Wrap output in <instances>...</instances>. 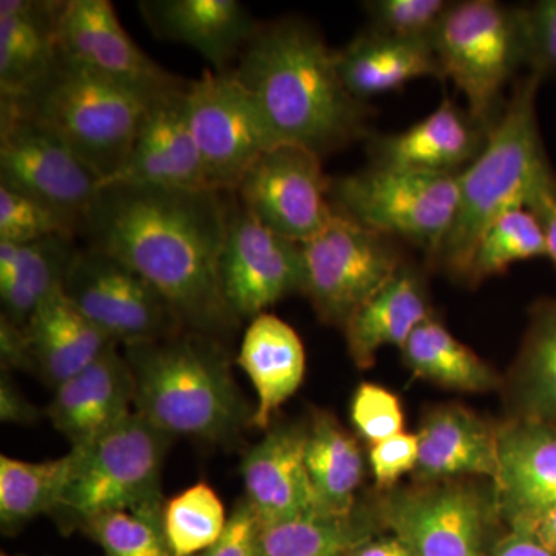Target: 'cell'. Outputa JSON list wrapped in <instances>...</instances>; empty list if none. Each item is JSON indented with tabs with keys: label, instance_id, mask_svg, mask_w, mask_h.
Returning a JSON list of instances; mask_svg holds the SVG:
<instances>
[{
	"label": "cell",
	"instance_id": "obj_14",
	"mask_svg": "<svg viewBox=\"0 0 556 556\" xmlns=\"http://www.w3.org/2000/svg\"><path fill=\"white\" fill-rule=\"evenodd\" d=\"M332 178L317 153L299 146H274L260 155L236 190L237 201L265 228L305 243L334 215Z\"/></svg>",
	"mask_w": 556,
	"mask_h": 556
},
{
	"label": "cell",
	"instance_id": "obj_26",
	"mask_svg": "<svg viewBox=\"0 0 556 556\" xmlns=\"http://www.w3.org/2000/svg\"><path fill=\"white\" fill-rule=\"evenodd\" d=\"M336 61L343 86L361 102L412 80L444 79L430 42L393 38L369 27L336 50Z\"/></svg>",
	"mask_w": 556,
	"mask_h": 556
},
{
	"label": "cell",
	"instance_id": "obj_49",
	"mask_svg": "<svg viewBox=\"0 0 556 556\" xmlns=\"http://www.w3.org/2000/svg\"><path fill=\"white\" fill-rule=\"evenodd\" d=\"M538 540L556 554V506L551 508L533 529Z\"/></svg>",
	"mask_w": 556,
	"mask_h": 556
},
{
	"label": "cell",
	"instance_id": "obj_25",
	"mask_svg": "<svg viewBox=\"0 0 556 556\" xmlns=\"http://www.w3.org/2000/svg\"><path fill=\"white\" fill-rule=\"evenodd\" d=\"M415 471L419 481H438L463 475L492 479L500 473L497 430L460 407L434 409L419 433Z\"/></svg>",
	"mask_w": 556,
	"mask_h": 556
},
{
	"label": "cell",
	"instance_id": "obj_45",
	"mask_svg": "<svg viewBox=\"0 0 556 556\" xmlns=\"http://www.w3.org/2000/svg\"><path fill=\"white\" fill-rule=\"evenodd\" d=\"M38 417V409L33 407L10 378L3 376L2 382H0V419L2 422L28 426V424L36 422Z\"/></svg>",
	"mask_w": 556,
	"mask_h": 556
},
{
	"label": "cell",
	"instance_id": "obj_30",
	"mask_svg": "<svg viewBox=\"0 0 556 556\" xmlns=\"http://www.w3.org/2000/svg\"><path fill=\"white\" fill-rule=\"evenodd\" d=\"M78 251L76 236L67 233L21 244L16 276L0 280L2 317L24 328L43 302L62 291Z\"/></svg>",
	"mask_w": 556,
	"mask_h": 556
},
{
	"label": "cell",
	"instance_id": "obj_47",
	"mask_svg": "<svg viewBox=\"0 0 556 556\" xmlns=\"http://www.w3.org/2000/svg\"><path fill=\"white\" fill-rule=\"evenodd\" d=\"M0 353L7 367L30 369L24 328L0 318Z\"/></svg>",
	"mask_w": 556,
	"mask_h": 556
},
{
	"label": "cell",
	"instance_id": "obj_17",
	"mask_svg": "<svg viewBox=\"0 0 556 556\" xmlns=\"http://www.w3.org/2000/svg\"><path fill=\"white\" fill-rule=\"evenodd\" d=\"M497 456L500 518L508 530L533 532L556 506V428L518 417L497 428Z\"/></svg>",
	"mask_w": 556,
	"mask_h": 556
},
{
	"label": "cell",
	"instance_id": "obj_40",
	"mask_svg": "<svg viewBox=\"0 0 556 556\" xmlns=\"http://www.w3.org/2000/svg\"><path fill=\"white\" fill-rule=\"evenodd\" d=\"M351 420L361 437L375 445L404 431V412L396 394L376 383H362L351 402Z\"/></svg>",
	"mask_w": 556,
	"mask_h": 556
},
{
	"label": "cell",
	"instance_id": "obj_6",
	"mask_svg": "<svg viewBox=\"0 0 556 556\" xmlns=\"http://www.w3.org/2000/svg\"><path fill=\"white\" fill-rule=\"evenodd\" d=\"M431 49L442 78L466 97L475 119L492 129L506 108V89L519 68H529L525 7L496 0L452 2Z\"/></svg>",
	"mask_w": 556,
	"mask_h": 556
},
{
	"label": "cell",
	"instance_id": "obj_50",
	"mask_svg": "<svg viewBox=\"0 0 556 556\" xmlns=\"http://www.w3.org/2000/svg\"><path fill=\"white\" fill-rule=\"evenodd\" d=\"M2 556H7V555H2Z\"/></svg>",
	"mask_w": 556,
	"mask_h": 556
},
{
	"label": "cell",
	"instance_id": "obj_16",
	"mask_svg": "<svg viewBox=\"0 0 556 556\" xmlns=\"http://www.w3.org/2000/svg\"><path fill=\"white\" fill-rule=\"evenodd\" d=\"M60 50L70 60L153 97L185 89L189 84L139 49L109 0H64Z\"/></svg>",
	"mask_w": 556,
	"mask_h": 556
},
{
	"label": "cell",
	"instance_id": "obj_24",
	"mask_svg": "<svg viewBox=\"0 0 556 556\" xmlns=\"http://www.w3.org/2000/svg\"><path fill=\"white\" fill-rule=\"evenodd\" d=\"M60 0L0 2V98L21 97L60 54Z\"/></svg>",
	"mask_w": 556,
	"mask_h": 556
},
{
	"label": "cell",
	"instance_id": "obj_23",
	"mask_svg": "<svg viewBox=\"0 0 556 556\" xmlns=\"http://www.w3.org/2000/svg\"><path fill=\"white\" fill-rule=\"evenodd\" d=\"M24 331L31 371L53 388L67 382L115 345L70 302L64 291L43 302Z\"/></svg>",
	"mask_w": 556,
	"mask_h": 556
},
{
	"label": "cell",
	"instance_id": "obj_34",
	"mask_svg": "<svg viewBox=\"0 0 556 556\" xmlns=\"http://www.w3.org/2000/svg\"><path fill=\"white\" fill-rule=\"evenodd\" d=\"M375 538V526L364 515L314 514L268 527L262 556H348Z\"/></svg>",
	"mask_w": 556,
	"mask_h": 556
},
{
	"label": "cell",
	"instance_id": "obj_19",
	"mask_svg": "<svg viewBox=\"0 0 556 556\" xmlns=\"http://www.w3.org/2000/svg\"><path fill=\"white\" fill-rule=\"evenodd\" d=\"M308 428L278 427L241 463L247 500L263 527L320 514L306 468Z\"/></svg>",
	"mask_w": 556,
	"mask_h": 556
},
{
	"label": "cell",
	"instance_id": "obj_15",
	"mask_svg": "<svg viewBox=\"0 0 556 556\" xmlns=\"http://www.w3.org/2000/svg\"><path fill=\"white\" fill-rule=\"evenodd\" d=\"M219 278L232 316L239 321L252 320L280 300L303 291L302 244L265 228L236 203L230 206Z\"/></svg>",
	"mask_w": 556,
	"mask_h": 556
},
{
	"label": "cell",
	"instance_id": "obj_31",
	"mask_svg": "<svg viewBox=\"0 0 556 556\" xmlns=\"http://www.w3.org/2000/svg\"><path fill=\"white\" fill-rule=\"evenodd\" d=\"M401 351L417 378L460 391L496 387L495 371L434 317L419 325Z\"/></svg>",
	"mask_w": 556,
	"mask_h": 556
},
{
	"label": "cell",
	"instance_id": "obj_8",
	"mask_svg": "<svg viewBox=\"0 0 556 556\" xmlns=\"http://www.w3.org/2000/svg\"><path fill=\"white\" fill-rule=\"evenodd\" d=\"M332 207L365 228L437 254L457 206V175L369 167L331 181Z\"/></svg>",
	"mask_w": 556,
	"mask_h": 556
},
{
	"label": "cell",
	"instance_id": "obj_9",
	"mask_svg": "<svg viewBox=\"0 0 556 556\" xmlns=\"http://www.w3.org/2000/svg\"><path fill=\"white\" fill-rule=\"evenodd\" d=\"M303 294L328 325L345 327L361 306L404 265L396 240L336 211L302 243Z\"/></svg>",
	"mask_w": 556,
	"mask_h": 556
},
{
	"label": "cell",
	"instance_id": "obj_5",
	"mask_svg": "<svg viewBox=\"0 0 556 556\" xmlns=\"http://www.w3.org/2000/svg\"><path fill=\"white\" fill-rule=\"evenodd\" d=\"M156 98L70 60L60 50L35 86L13 100H0L56 135L105 182L126 163Z\"/></svg>",
	"mask_w": 556,
	"mask_h": 556
},
{
	"label": "cell",
	"instance_id": "obj_11",
	"mask_svg": "<svg viewBox=\"0 0 556 556\" xmlns=\"http://www.w3.org/2000/svg\"><path fill=\"white\" fill-rule=\"evenodd\" d=\"M186 115L207 188L236 193L252 164L273 148L257 104L236 70L203 72L189 80Z\"/></svg>",
	"mask_w": 556,
	"mask_h": 556
},
{
	"label": "cell",
	"instance_id": "obj_3",
	"mask_svg": "<svg viewBox=\"0 0 556 556\" xmlns=\"http://www.w3.org/2000/svg\"><path fill=\"white\" fill-rule=\"evenodd\" d=\"M135 413L167 437L222 441L237 433L247 405L214 336L179 331L126 345Z\"/></svg>",
	"mask_w": 556,
	"mask_h": 556
},
{
	"label": "cell",
	"instance_id": "obj_12",
	"mask_svg": "<svg viewBox=\"0 0 556 556\" xmlns=\"http://www.w3.org/2000/svg\"><path fill=\"white\" fill-rule=\"evenodd\" d=\"M497 511L492 497L463 484L391 493L379 519L413 556H489Z\"/></svg>",
	"mask_w": 556,
	"mask_h": 556
},
{
	"label": "cell",
	"instance_id": "obj_4",
	"mask_svg": "<svg viewBox=\"0 0 556 556\" xmlns=\"http://www.w3.org/2000/svg\"><path fill=\"white\" fill-rule=\"evenodd\" d=\"M541 83L533 73L518 80L485 148L457 175L455 217L430 258L439 268L467 277L482 233L508 212L526 208L533 189L552 169L538 124Z\"/></svg>",
	"mask_w": 556,
	"mask_h": 556
},
{
	"label": "cell",
	"instance_id": "obj_10",
	"mask_svg": "<svg viewBox=\"0 0 556 556\" xmlns=\"http://www.w3.org/2000/svg\"><path fill=\"white\" fill-rule=\"evenodd\" d=\"M0 186L53 208L80 233L102 179L56 135L0 100Z\"/></svg>",
	"mask_w": 556,
	"mask_h": 556
},
{
	"label": "cell",
	"instance_id": "obj_35",
	"mask_svg": "<svg viewBox=\"0 0 556 556\" xmlns=\"http://www.w3.org/2000/svg\"><path fill=\"white\" fill-rule=\"evenodd\" d=\"M228 519L222 500L207 482L189 486L163 507L164 533L172 554H203L217 543Z\"/></svg>",
	"mask_w": 556,
	"mask_h": 556
},
{
	"label": "cell",
	"instance_id": "obj_33",
	"mask_svg": "<svg viewBox=\"0 0 556 556\" xmlns=\"http://www.w3.org/2000/svg\"><path fill=\"white\" fill-rule=\"evenodd\" d=\"M515 378L519 417L556 428V302L533 316Z\"/></svg>",
	"mask_w": 556,
	"mask_h": 556
},
{
	"label": "cell",
	"instance_id": "obj_46",
	"mask_svg": "<svg viewBox=\"0 0 556 556\" xmlns=\"http://www.w3.org/2000/svg\"><path fill=\"white\" fill-rule=\"evenodd\" d=\"M489 556H556L548 551L535 533L529 530H508L506 535L496 541Z\"/></svg>",
	"mask_w": 556,
	"mask_h": 556
},
{
	"label": "cell",
	"instance_id": "obj_7",
	"mask_svg": "<svg viewBox=\"0 0 556 556\" xmlns=\"http://www.w3.org/2000/svg\"><path fill=\"white\" fill-rule=\"evenodd\" d=\"M170 439L134 412L90 444L72 448L58 510L84 525L110 511L163 515L161 470Z\"/></svg>",
	"mask_w": 556,
	"mask_h": 556
},
{
	"label": "cell",
	"instance_id": "obj_43",
	"mask_svg": "<svg viewBox=\"0 0 556 556\" xmlns=\"http://www.w3.org/2000/svg\"><path fill=\"white\" fill-rule=\"evenodd\" d=\"M265 527L247 497L233 508L225 532L200 556H262Z\"/></svg>",
	"mask_w": 556,
	"mask_h": 556
},
{
	"label": "cell",
	"instance_id": "obj_22",
	"mask_svg": "<svg viewBox=\"0 0 556 556\" xmlns=\"http://www.w3.org/2000/svg\"><path fill=\"white\" fill-rule=\"evenodd\" d=\"M139 11L153 35L199 51L217 72L230 70L260 27L236 0H144Z\"/></svg>",
	"mask_w": 556,
	"mask_h": 556
},
{
	"label": "cell",
	"instance_id": "obj_21",
	"mask_svg": "<svg viewBox=\"0 0 556 556\" xmlns=\"http://www.w3.org/2000/svg\"><path fill=\"white\" fill-rule=\"evenodd\" d=\"M188 86L152 102L126 163L109 181L208 189L186 115Z\"/></svg>",
	"mask_w": 556,
	"mask_h": 556
},
{
	"label": "cell",
	"instance_id": "obj_18",
	"mask_svg": "<svg viewBox=\"0 0 556 556\" xmlns=\"http://www.w3.org/2000/svg\"><path fill=\"white\" fill-rule=\"evenodd\" d=\"M489 134V127L445 97L408 129L369 139V153L375 167L459 175L478 159Z\"/></svg>",
	"mask_w": 556,
	"mask_h": 556
},
{
	"label": "cell",
	"instance_id": "obj_38",
	"mask_svg": "<svg viewBox=\"0 0 556 556\" xmlns=\"http://www.w3.org/2000/svg\"><path fill=\"white\" fill-rule=\"evenodd\" d=\"M447 0H369L364 10L369 17V28L408 40L430 42L447 13Z\"/></svg>",
	"mask_w": 556,
	"mask_h": 556
},
{
	"label": "cell",
	"instance_id": "obj_44",
	"mask_svg": "<svg viewBox=\"0 0 556 556\" xmlns=\"http://www.w3.org/2000/svg\"><path fill=\"white\" fill-rule=\"evenodd\" d=\"M535 214L546 237L547 257L556 266V177L548 170L530 195L527 207Z\"/></svg>",
	"mask_w": 556,
	"mask_h": 556
},
{
	"label": "cell",
	"instance_id": "obj_28",
	"mask_svg": "<svg viewBox=\"0 0 556 556\" xmlns=\"http://www.w3.org/2000/svg\"><path fill=\"white\" fill-rule=\"evenodd\" d=\"M422 277L402 265L393 278L346 321L348 351L358 368H369L386 346L404 348L419 325L431 318Z\"/></svg>",
	"mask_w": 556,
	"mask_h": 556
},
{
	"label": "cell",
	"instance_id": "obj_39",
	"mask_svg": "<svg viewBox=\"0 0 556 556\" xmlns=\"http://www.w3.org/2000/svg\"><path fill=\"white\" fill-rule=\"evenodd\" d=\"M58 233L76 236L72 226L53 208L0 186V241L27 244Z\"/></svg>",
	"mask_w": 556,
	"mask_h": 556
},
{
	"label": "cell",
	"instance_id": "obj_36",
	"mask_svg": "<svg viewBox=\"0 0 556 556\" xmlns=\"http://www.w3.org/2000/svg\"><path fill=\"white\" fill-rule=\"evenodd\" d=\"M540 257H547L543 226L529 208H518L496 219L482 233L466 278L478 283L504 273L514 263Z\"/></svg>",
	"mask_w": 556,
	"mask_h": 556
},
{
	"label": "cell",
	"instance_id": "obj_48",
	"mask_svg": "<svg viewBox=\"0 0 556 556\" xmlns=\"http://www.w3.org/2000/svg\"><path fill=\"white\" fill-rule=\"evenodd\" d=\"M348 556H413L397 536L371 538Z\"/></svg>",
	"mask_w": 556,
	"mask_h": 556
},
{
	"label": "cell",
	"instance_id": "obj_27",
	"mask_svg": "<svg viewBox=\"0 0 556 556\" xmlns=\"http://www.w3.org/2000/svg\"><path fill=\"white\" fill-rule=\"evenodd\" d=\"M239 365L257 391V408L251 424L269 428L274 413L288 401L305 378V348L294 328L273 314L252 318L243 336Z\"/></svg>",
	"mask_w": 556,
	"mask_h": 556
},
{
	"label": "cell",
	"instance_id": "obj_32",
	"mask_svg": "<svg viewBox=\"0 0 556 556\" xmlns=\"http://www.w3.org/2000/svg\"><path fill=\"white\" fill-rule=\"evenodd\" d=\"M72 470V453L43 463L0 456V522L21 529L42 514L56 511Z\"/></svg>",
	"mask_w": 556,
	"mask_h": 556
},
{
	"label": "cell",
	"instance_id": "obj_20",
	"mask_svg": "<svg viewBox=\"0 0 556 556\" xmlns=\"http://www.w3.org/2000/svg\"><path fill=\"white\" fill-rule=\"evenodd\" d=\"M116 346H109L93 364L54 388L47 415L72 448L90 444L134 413V376Z\"/></svg>",
	"mask_w": 556,
	"mask_h": 556
},
{
	"label": "cell",
	"instance_id": "obj_42",
	"mask_svg": "<svg viewBox=\"0 0 556 556\" xmlns=\"http://www.w3.org/2000/svg\"><path fill=\"white\" fill-rule=\"evenodd\" d=\"M419 457V438L417 433L394 434V437L371 445L369 466L372 477L382 489H391L399 479L415 471Z\"/></svg>",
	"mask_w": 556,
	"mask_h": 556
},
{
	"label": "cell",
	"instance_id": "obj_1",
	"mask_svg": "<svg viewBox=\"0 0 556 556\" xmlns=\"http://www.w3.org/2000/svg\"><path fill=\"white\" fill-rule=\"evenodd\" d=\"M230 206L223 193L102 182L86 247L126 263L169 303L182 328L215 336L239 324L223 298L219 262Z\"/></svg>",
	"mask_w": 556,
	"mask_h": 556
},
{
	"label": "cell",
	"instance_id": "obj_37",
	"mask_svg": "<svg viewBox=\"0 0 556 556\" xmlns=\"http://www.w3.org/2000/svg\"><path fill=\"white\" fill-rule=\"evenodd\" d=\"M84 526L105 556H175L164 533L163 515L110 511Z\"/></svg>",
	"mask_w": 556,
	"mask_h": 556
},
{
	"label": "cell",
	"instance_id": "obj_41",
	"mask_svg": "<svg viewBox=\"0 0 556 556\" xmlns=\"http://www.w3.org/2000/svg\"><path fill=\"white\" fill-rule=\"evenodd\" d=\"M529 35V73L541 80L556 79V0L525 7Z\"/></svg>",
	"mask_w": 556,
	"mask_h": 556
},
{
	"label": "cell",
	"instance_id": "obj_13",
	"mask_svg": "<svg viewBox=\"0 0 556 556\" xmlns=\"http://www.w3.org/2000/svg\"><path fill=\"white\" fill-rule=\"evenodd\" d=\"M62 291L115 343L134 345L182 329L169 303L149 281L100 249L79 248Z\"/></svg>",
	"mask_w": 556,
	"mask_h": 556
},
{
	"label": "cell",
	"instance_id": "obj_29",
	"mask_svg": "<svg viewBox=\"0 0 556 556\" xmlns=\"http://www.w3.org/2000/svg\"><path fill=\"white\" fill-rule=\"evenodd\" d=\"M364 466V456L354 438L331 416H314L306 433V468L320 514L340 517L353 514Z\"/></svg>",
	"mask_w": 556,
	"mask_h": 556
},
{
	"label": "cell",
	"instance_id": "obj_2",
	"mask_svg": "<svg viewBox=\"0 0 556 556\" xmlns=\"http://www.w3.org/2000/svg\"><path fill=\"white\" fill-rule=\"evenodd\" d=\"M240 83L254 98L274 146L320 159L368 137V109L343 86L320 33L299 17L260 24L239 58Z\"/></svg>",
	"mask_w": 556,
	"mask_h": 556
}]
</instances>
